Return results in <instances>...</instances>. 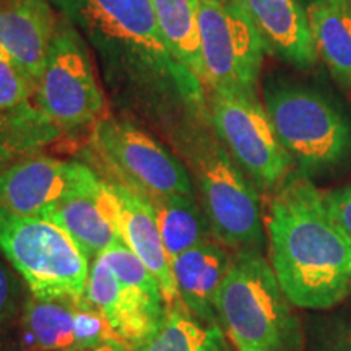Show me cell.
Returning a JSON list of instances; mask_svg holds the SVG:
<instances>
[{"instance_id":"cell-1","label":"cell","mask_w":351,"mask_h":351,"mask_svg":"<svg viewBox=\"0 0 351 351\" xmlns=\"http://www.w3.org/2000/svg\"><path fill=\"white\" fill-rule=\"evenodd\" d=\"M270 265L289 304L324 311L351 293V238L326 194L306 174H289L270 202Z\"/></svg>"},{"instance_id":"cell-2","label":"cell","mask_w":351,"mask_h":351,"mask_svg":"<svg viewBox=\"0 0 351 351\" xmlns=\"http://www.w3.org/2000/svg\"><path fill=\"white\" fill-rule=\"evenodd\" d=\"M217 317L238 351H285L295 333L289 301L261 251H238L219 285Z\"/></svg>"},{"instance_id":"cell-3","label":"cell","mask_w":351,"mask_h":351,"mask_svg":"<svg viewBox=\"0 0 351 351\" xmlns=\"http://www.w3.org/2000/svg\"><path fill=\"white\" fill-rule=\"evenodd\" d=\"M184 153L213 238L234 252L261 251L265 236L262 205L251 178L208 130H195L186 137Z\"/></svg>"},{"instance_id":"cell-4","label":"cell","mask_w":351,"mask_h":351,"mask_svg":"<svg viewBox=\"0 0 351 351\" xmlns=\"http://www.w3.org/2000/svg\"><path fill=\"white\" fill-rule=\"evenodd\" d=\"M0 252L33 296H85L90 258L49 219L0 208Z\"/></svg>"},{"instance_id":"cell-5","label":"cell","mask_w":351,"mask_h":351,"mask_svg":"<svg viewBox=\"0 0 351 351\" xmlns=\"http://www.w3.org/2000/svg\"><path fill=\"white\" fill-rule=\"evenodd\" d=\"M265 109L280 142L304 174L341 163L351 150V127L322 95L298 86L269 91Z\"/></svg>"},{"instance_id":"cell-6","label":"cell","mask_w":351,"mask_h":351,"mask_svg":"<svg viewBox=\"0 0 351 351\" xmlns=\"http://www.w3.org/2000/svg\"><path fill=\"white\" fill-rule=\"evenodd\" d=\"M208 90L257 95L267 47L243 0H197Z\"/></svg>"},{"instance_id":"cell-7","label":"cell","mask_w":351,"mask_h":351,"mask_svg":"<svg viewBox=\"0 0 351 351\" xmlns=\"http://www.w3.org/2000/svg\"><path fill=\"white\" fill-rule=\"evenodd\" d=\"M91 147L101 166L119 184L143 199L194 195L186 166L155 138L127 121L99 119Z\"/></svg>"},{"instance_id":"cell-8","label":"cell","mask_w":351,"mask_h":351,"mask_svg":"<svg viewBox=\"0 0 351 351\" xmlns=\"http://www.w3.org/2000/svg\"><path fill=\"white\" fill-rule=\"evenodd\" d=\"M210 122L223 147L258 187L278 189L293 160L257 95L210 90Z\"/></svg>"},{"instance_id":"cell-9","label":"cell","mask_w":351,"mask_h":351,"mask_svg":"<svg viewBox=\"0 0 351 351\" xmlns=\"http://www.w3.org/2000/svg\"><path fill=\"white\" fill-rule=\"evenodd\" d=\"M34 95V106L60 130L93 124L103 112L104 95L86 46L67 23L57 25Z\"/></svg>"},{"instance_id":"cell-10","label":"cell","mask_w":351,"mask_h":351,"mask_svg":"<svg viewBox=\"0 0 351 351\" xmlns=\"http://www.w3.org/2000/svg\"><path fill=\"white\" fill-rule=\"evenodd\" d=\"M23 324L41 351H77L117 340L86 295H32L23 307Z\"/></svg>"},{"instance_id":"cell-11","label":"cell","mask_w":351,"mask_h":351,"mask_svg":"<svg viewBox=\"0 0 351 351\" xmlns=\"http://www.w3.org/2000/svg\"><path fill=\"white\" fill-rule=\"evenodd\" d=\"M93 174L77 161L33 155L0 173V208L43 218L70 191Z\"/></svg>"},{"instance_id":"cell-12","label":"cell","mask_w":351,"mask_h":351,"mask_svg":"<svg viewBox=\"0 0 351 351\" xmlns=\"http://www.w3.org/2000/svg\"><path fill=\"white\" fill-rule=\"evenodd\" d=\"M43 218L62 228L80 245L90 262L122 241L116 195L111 186L95 173Z\"/></svg>"},{"instance_id":"cell-13","label":"cell","mask_w":351,"mask_h":351,"mask_svg":"<svg viewBox=\"0 0 351 351\" xmlns=\"http://www.w3.org/2000/svg\"><path fill=\"white\" fill-rule=\"evenodd\" d=\"M86 298L98 307L116 339L135 350L155 335L166 314V304L122 285L103 257L91 262Z\"/></svg>"},{"instance_id":"cell-14","label":"cell","mask_w":351,"mask_h":351,"mask_svg":"<svg viewBox=\"0 0 351 351\" xmlns=\"http://www.w3.org/2000/svg\"><path fill=\"white\" fill-rule=\"evenodd\" d=\"M80 3L99 32L152 59V62L156 60L169 69L178 65L161 34L153 0H80Z\"/></svg>"},{"instance_id":"cell-15","label":"cell","mask_w":351,"mask_h":351,"mask_svg":"<svg viewBox=\"0 0 351 351\" xmlns=\"http://www.w3.org/2000/svg\"><path fill=\"white\" fill-rule=\"evenodd\" d=\"M57 25L46 0L0 2V51L38 83Z\"/></svg>"},{"instance_id":"cell-16","label":"cell","mask_w":351,"mask_h":351,"mask_svg":"<svg viewBox=\"0 0 351 351\" xmlns=\"http://www.w3.org/2000/svg\"><path fill=\"white\" fill-rule=\"evenodd\" d=\"M267 51L301 70L317 64L306 7L300 0H243Z\"/></svg>"},{"instance_id":"cell-17","label":"cell","mask_w":351,"mask_h":351,"mask_svg":"<svg viewBox=\"0 0 351 351\" xmlns=\"http://www.w3.org/2000/svg\"><path fill=\"white\" fill-rule=\"evenodd\" d=\"M109 186L116 195L117 207H119L122 241L155 275L163 291L166 306L181 301L176 288L173 263L161 239L152 205L142 195L135 194L124 186L114 182H109Z\"/></svg>"},{"instance_id":"cell-18","label":"cell","mask_w":351,"mask_h":351,"mask_svg":"<svg viewBox=\"0 0 351 351\" xmlns=\"http://www.w3.org/2000/svg\"><path fill=\"white\" fill-rule=\"evenodd\" d=\"M231 261L228 249L215 238L189 249L173 261L179 300L202 322L217 324L215 300Z\"/></svg>"},{"instance_id":"cell-19","label":"cell","mask_w":351,"mask_h":351,"mask_svg":"<svg viewBox=\"0 0 351 351\" xmlns=\"http://www.w3.org/2000/svg\"><path fill=\"white\" fill-rule=\"evenodd\" d=\"M304 7L317 56L351 90V0H311Z\"/></svg>"},{"instance_id":"cell-20","label":"cell","mask_w":351,"mask_h":351,"mask_svg":"<svg viewBox=\"0 0 351 351\" xmlns=\"http://www.w3.org/2000/svg\"><path fill=\"white\" fill-rule=\"evenodd\" d=\"M155 213L158 230L173 263L189 249L213 238L204 208L194 195H165L147 199Z\"/></svg>"},{"instance_id":"cell-21","label":"cell","mask_w":351,"mask_h":351,"mask_svg":"<svg viewBox=\"0 0 351 351\" xmlns=\"http://www.w3.org/2000/svg\"><path fill=\"white\" fill-rule=\"evenodd\" d=\"M158 25L166 46L179 67L207 88L200 49L197 0H153Z\"/></svg>"},{"instance_id":"cell-22","label":"cell","mask_w":351,"mask_h":351,"mask_svg":"<svg viewBox=\"0 0 351 351\" xmlns=\"http://www.w3.org/2000/svg\"><path fill=\"white\" fill-rule=\"evenodd\" d=\"M134 351H231L218 324H202L181 301L166 306L160 328Z\"/></svg>"},{"instance_id":"cell-23","label":"cell","mask_w":351,"mask_h":351,"mask_svg":"<svg viewBox=\"0 0 351 351\" xmlns=\"http://www.w3.org/2000/svg\"><path fill=\"white\" fill-rule=\"evenodd\" d=\"M59 135V127L29 103L0 112V173L26 156L38 155Z\"/></svg>"},{"instance_id":"cell-24","label":"cell","mask_w":351,"mask_h":351,"mask_svg":"<svg viewBox=\"0 0 351 351\" xmlns=\"http://www.w3.org/2000/svg\"><path fill=\"white\" fill-rule=\"evenodd\" d=\"M101 257L106 261V263L111 267L114 275L117 280L125 287L134 288L135 291H140L142 295L152 298L155 301L165 302L163 291H161L160 283L155 278V275L148 270V267L135 256L134 252L127 247L124 241L114 244L111 249L106 252L101 254Z\"/></svg>"},{"instance_id":"cell-25","label":"cell","mask_w":351,"mask_h":351,"mask_svg":"<svg viewBox=\"0 0 351 351\" xmlns=\"http://www.w3.org/2000/svg\"><path fill=\"white\" fill-rule=\"evenodd\" d=\"M36 91V80L12 57L0 51V112L29 103Z\"/></svg>"},{"instance_id":"cell-26","label":"cell","mask_w":351,"mask_h":351,"mask_svg":"<svg viewBox=\"0 0 351 351\" xmlns=\"http://www.w3.org/2000/svg\"><path fill=\"white\" fill-rule=\"evenodd\" d=\"M20 311L19 285L0 258V332L10 327Z\"/></svg>"},{"instance_id":"cell-27","label":"cell","mask_w":351,"mask_h":351,"mask_svg":"<svg viewBox=\"0 0 351 351\" xmlns=\"http://www.w3.org/2000/svg\"><path fill=\"white\" fill-rule=\"evenodd\" d=\"M326 202L332 217L351 238V186L327 192Z\"/></svg>"},{"instance_id":"cell-28","label":"cell","mask_w":351,"mask_h":351,"mask_svg":"<svg viewBox=\"0 0 351 351\" xmlns=\"http://www.w3.org/2000/svg\"><path fill=\"white\" fill-rule=\"evenodd\" d=\"M77 351H125V345L119 340H108L104 343L90 346V348H83Z\"/></svg>"},{"instance_id":"cell-29","label":"cell","mask_w":351,"mask_h":351,"mask_svg":"<svg viewBox=\"0 0 351 351\" xmlns=\"http://www.w3.org/2000/svg\"><path fill=\"white\" fill-rule=\"evenodd\" d=\"M340 351H351V333L343 340V343H341Z\"/></svg>"},{"instance_id":"cell-30","label":"cell","mask_w":351,"mask_h":351,"mask_svg":"<svg viewBox=\"0 0 351 351\" xmlns=\"http://www.w3.org/2000/svg\"><path fill=\"white\" fill-rule=\"evenodd\" d=\"M300 2H301V3H304V2L307 3V2H311V0H300Z\"/></svg>"},{"instance_id":"cell-31","label":"cell","mask_w":351,"mask_h":351,"mask_svg":"<svg viewBox=\"0 0 351 351\" xmlns=\"http://www.w3.org/2000/svg\"><path fill=\"white\" fill-rule=\"evenodd\" d=\"M33 351H41V350H33Z\"/></svg>"}]
</instances>
